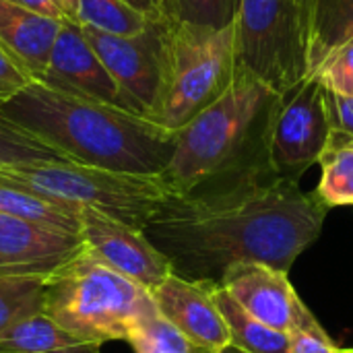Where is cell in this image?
<instances>
[{"label":"cell","instance_id":"cell-1","mask_svg":"<svg viewBox=\"0 0 353 353\" xmlns=\"http://www.w3.org/2000/svg\"><path fill=\"white\" fill-rule=\"evenodd\" d=\"M329 209L300 182L277 178L246 196L225 201H172L145 230L188 279L219 281L236 263H263L290 271L321 236Z\"/></svg>","mask_w":353,"mask_h":353},{"label":"cell","instance_id":"cell-2","mask_svg":"<svg viewBox=\"0 0 353 353\" xmlns=\"http://www.w3.org/2000/svg\"><path fill=\"white\" fill-rule=\"evenodd\" d=\"M277 101V91L238 68L230 89L176 132L161 174L176 199L225 201L273 184L269 143Z\"/></svg>","mask_w":353,"mask_h":353},{"label":"cell","instance_id":"cell-3","mask_svg":"<svg viewBox=\"0 0 353 353\" xmlns=\"http://www.w3.org/2000/svg\"><path fill=\"white\" fill-rule=\"evenodd\" d=\"M0 114L74 163L122 174L161 176L176 145V132L145 116L39 81L2 103Z\"/></svg>","mask_w":353,"mask_h":353},{"label":"cell","instance_id":"cell-4","mask_svg":"<svg viewBox=\"0 0 353 353\" xmlns=\"http://www.w3.org/2000/svg\"><path fill=\"white\" fill-rule=\"evenodd\" d=\"M153 306L151 294L110 269L87 246L43 279V312L68 333L91 341H126Z\"/></svg>","mask_w":353,"mask_h":353},{"label":"cell","instance_id":"cell-5","mask_svg":"<svg viewBox=\"0 0 353 353\" xmlns=\"http://www.w3.org/2000/svg\"><path fill=\"white\" fill-rule=\"evenodd\" d=\"M0 178L70 209H93L145 232L176 194L163 176L122 174L74 161H37L0 168Z\"/></svg>","mask_w":353,"mask_h":353},{"label":"cell","instance_id":"cell-6","mask_svg":"<svg viewBox=\"0 0 353 353\" xmlns=\"http://www.w3.org/2000/svg\"><path fill=\"white\" fill-rule=\"evenodd\" d=\"M236 72L234 23L211 29L168 19L161 83L151 120L178 132L230 89Z\"/></svg>","mask_w":353,"mask_h":353},{"label":"cell","instance_id":"cell-7","mask_svg":"<svg viewBox=\"0 0 353 353\" xmlns=\"http://www.w3.org/2000/svg\"><path fill=\"white\" fill-rule=\"evenodd\" d=\"M236 62L277 93L310 74L306 0H240L234 19Z\"/></svg>","mask_w":353,"mask_h":353},{"label":"cell","instance_id":"cell-8","mask_svg":"<svg viewBox=\"0 0 353 353\" xmlns=\"http://www.w3.org/2000/svg\"><path fill=\"white\" fill-rule=\"evenodd\" d=\"M331 139L325 108V87L308 74L288 91L279 93L271 120V165L277 178L300 182L319 163Z\"/></svg>","mask_w":353,"mask_h":353},{"label":"cell","instance_id":"cell-9","mask_svg":"<svg viewBox=\"0 0 353 353\" xmlns=\"http://www.w3.org/2000/svg\"><path fill=\"white\" fill-rule=\"evenodd\" d=\"M165 23L168 19L155 21L137 35H108L81 27L93 52L118 83L128 108L149 120L161 83Z\"/></svg>","mask_w":353,"mask_h":353},{"label":"cell","instance_id":"cell-10","mask_svg":"<svg viewBox=\"0 0 353 353\" xmlns=\"http://www.w3.org/2000/svg\"><path fill=\"white\" fill-rule=\"evenodd\" d=\"M252 319L290 335L321 323L296 294L290 275L263 263H236L217 281Z\"/></svg>","mask_w":353,"mask_h":353},{"label":"cell","instance_id":"cell-11","mask_svg":"<svg viewBox=\"0 0 353 353\" xmlns=\"http://www.w3.org/2000/svg\"><path fill=\"white\" fill-rule=\"evenodd\" d=\"M81 238L99 261L145 288L149 294L176 273L174 263L147 238L145 232L93 209H81Z\"/></svg>","mask_w":353,"mask_h":353},{"label":"cell","instance_id":"cell-12","mask_svg":"<svg viewBox=\"0 0 353 353\" xmlns=\"http://www.w3.org/2000/svg\"><path fill=\"white\" fill-rule=\"evenodd\" d=\"M37 81L62 93L95 99L132 112L118 83L83 35L81 25L68 19L62 21L48 68Z\"/></svg>","mask_w":353,"mask_h":353},{"label":"cell","instance_id":"cell-13","mask_svg":"<svg viewBox=\"0 0 353 353\" xmlns=\"http://www.w3.org/2000/svg\"><path fill=\"white\" fill-rule=\"evenodd\" d=\"M215 281L172 273L151 292L157 310L207 353H219L232 345L228 323L215 302Z\"/></svg>","mask_w":353,"mask_h":353},{"label":"cell","instance_id":"cell-14","mask_svg":"<svg viewBox=\"0 0 353 353\" xmlns=\"http://www.w3.org/2000/svg\"><path fill=\"white\" fill-rule=\"evenodd\" d=\"M85 248L81 236L60 234L0 213V277H50Z\"/></svg>","mask_w":353,"mask_h":353},{"label":"cell","instance_id":"cell-15","mask_svg":"<svg viewBox=\"0 0 353 353\" xmlns=\"http://www.w3.org/2000/svg\"><path fill=\"white\" fill-rule=\"evenodd\" d=\"M62 21L19 2L0 0V46L37 81L48 68Z\"/></svg>","mask_w":353,"mask_h":353},{"label":"cell","instance_id":"cell-16","mask_svg":"<svg viewBox=\"0 0 353 353\" xmlns=\"http://www.w3.org/2000/svg\"><path fill=\"white\" fill-rule=\"evenodd\" d=\"M0 353H101V345L68 333L39 310L0 335Z\"/></svg>","mask_w":353,"mask_h":353},{"label":"cell","instance_id":"cell-17","mask_svg":"<svg viewBox=\"0 0 353 353\" xmlns=\"http://www.w3.org/2000/svg\"><path fill=\"white\" fill-rule=\"evenodd\" d=\"M0 213L60 234L81 236V211L33 194L0 178Z\"/></svg>","mask_w":353,"mask_h":353},{"label":"cell","instance_id":"cell-18","mask_svg":"<svg viewBox=\"0 0 353 353\" xmlns=\"http://www.w3.org/2000/svg\"><path fill=\"white\" fill-rule=\"evenodd\" d=\"M310 72L337 46L353 39V0H306Z\"/></svg>","mask_w":353,"mask_h":353},{"label":"cell","instance_id":"cell-19","mask_svg":"<svg viewBox=\"0 0 353 353\" xmlns=\"http://www.w3.org/2000/svg\"><path fill=\"white\" fill-rule=\"evenodd\" d=\"M215 302L228 323L234 347L246 353H292L290 335L252 319L219 283L215 288Z\"/></svg>","mask_w":353,"mask_h":353},{"label":"cell","instance_id":"cell-20","mask_svg":"<svg viewBox=\"0 0 353 353\" xmlns=\"http://www.w3.org/2000/svg\"><path fill=\"white\" fill-rule=\"evenodd\" d=\"M319 165L323 172L314 199L327 209L353 207V141L331 132Z\"/></svg>","mask_w":353,"mask_h":353},{"label":"cell","instance_id":"cell-21","mask_svg":"<svg viewBox=\"0 0 353 353\" xmlns=\"http://www.w3.org/2000/svg\"><path fill=\"white\" fill-rule=\"evenodd\" d=\"M155 21L161 19H151L124 0H77L74 23L108 35H137Z\"/></svg>","mask_w":353,"mask_h":353},{"label":"cell","instance_id":"cell-22","mask_svg":"<svg viewBox=\"0 0 353 353\" xmlns=\"http://www.w3.org/2000/svg\"><path fill=\"white\" fill-rule=\"evenodd\" d=\"M134 353H207L186 339L155 306L143 312L132 325L128 339Z\"/></svg>","mask_w":353,"mask_h":353},{"label":"cell","instance_id":"cell-23","mask_svg":"<svg viewBox=\"0 0 353 353\" xmlns=\"http://www.w3.org/2000/svg\"><path fill=\"white\" fill-rule=\"evenodd\" d=\"M37 161H70L60 151L25 130L23 126L0 114V168L37 163Z\"/></svg>","mask_w":353,"mask_h":353},{"label":"cell","instance_id":"cell-24","mask_svg":"<svg viewBox=\"0 0 353 353\" xmlns=\"http://www.w3.org/2000/svg\"><path fill=\"white\" fill-rule=\"evenodd\" d=\"M39 310H43L41 277H0V335Z\"/></svg>","mask_w":353,"mask_h":353},{"label":"cell","instance_id":"cell-25","mask_svg":"<svg viewBox=\"0 0 353 353\" xmlns=\"http://www.w3.org/2000/svg\"><path fill=\"white\" fill-rule=\"evenodd\" d=\"M240 0H165L170 21L223 29L234 23Z\"/></svg>","mask_w":353,"mask_h":353},{"label":"cell","instance_id":"cell-26","mask_svg":"<svg viewBox=\"0 0 353 353\" xmlns=\"http://www.w3.org/2000/svg\"><path fill=\"white\" fill-rule=\"evenodd\" d=\"M325 89L353 97V39L331 50L312 72Z\"/></svg>","mask_w":353,"mask_h":353},{"label":"cell","instance_id":"cell-27","mask_svg":"<svg viewBox=\"0 0 353 353\" xmlns=\"http://www.w3.org/2000/svg\"><path fill=\"white\" fill-rule=\"evenodd\" d=\"M35 79L0 46V105L17 97Z\"/></svg>","mask_w":353,"mask_h":353},{"label":"cell","instance_id":"cell-28","mask_svg":"<svg viewBox=\"0 0 353 353\" xmlns=\"http://www.w3.org/2000/svg\"><path fill=\"white\" fill-rule=\"evenodd\" d=\"M325 108L331 132L353 141V97L325 89Z\"/></svg>","mask_w":353,"mask_h":353},{"label":"cell","instance_id":"cell-29","mask_svg":"<svg viewBox=\"0 0 353 353\" xmlns=\"http://www.w3.org/2000/svg\"><path fill=\"white\" fill-rule=\"evenodd\" d=\"M292 353H339V345L327 335L323 325L314 329H296L290 333Z\"/></svg>","mask_w":353,"mask_h":353},{"label":"cell","instance_id":"cell-30","mask_svg":"<svg viewBox=\"0 0 353 353\" xmlns=\"http://www.w3.org/2000/svg\"><path fill=\"white\" fill-rule=\"evenodd\" d=\"M12 2H19L23 6H29V8H33V10L41 12V14L54 17V19H66L56 0H12Z\"/></svg>","mask_w":353,"mask_h":353},{"label":"cell","instance_id":"cell-31","mask_svg":"<svg viewBox=\"0 0 353 353\" xmlns=\"http://www.w3.org/2000/svg\"><path fill=\"white\" fill-rule=\"evenodd\" d=\"M132 8L149 14L151 19H168L165 17V0H124Z\"/></svg>","mask_w":353,"mask_h":353},{"label":"cell","instance_id":"cell-32","mask_svg":"<svg viewBox=\"0 0 353 353\" xmlns=\"http://www.w3.org/2000/svg\"><path fill=\"white\" fill-rule=\"evenodd\" d=\"M56 2L62 8L64 17L68 21H74V17H77V0H56Z\"/></svg>","mask_w":353,"mask_h":353},{"label":"cell","instance_id":"cell-33","mask_svg":"<svg viewBox=\"0 0 353 353\" xmlns=\"http://www.w3.org/2000/svg\"><path fill=\"white\" fill-rule=\"evenodd\" d=\"M219 353H246V352H242V350H238V347H234V345H230V347H225L223 352H219Z\"/></svg>","mask_w":353,"mask_h":353},{"label":"cell","instance_id":"cell-34","mask_svg":"<svg viewBox=\"0 0 353 353\" xmlns=\"http://www.w3.org/2000/svg\"><path fill=\"white\" fill-rule=\"evenodd\" d=\"M339 353H353V350H339Z\"/></svg>","mask_w":353,"mask_h":353}]
</instances>
